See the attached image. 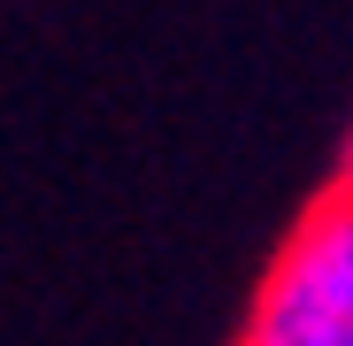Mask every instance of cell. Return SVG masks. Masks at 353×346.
<instances>
[{
  "label": "cell",
  "instance_id": "cell-2",
  "mask_svg": "<svg viewBox=\"0 0 353 346\" xmlns=\"http://www.w3.org/2000/svg\"><path fill=\"white\" fill-rule=\"evenodd\" d=\"M338 193H353V131H345V169H338Z\"/></svg>",
  "mask_w": 353,
  "mask_h": 346
},
{
  "label": "cell",
  "instance_id": "cell-1",
  "mask_svg": "<svg viewBox=\"0 0 353 346\" xmlns=\"http://www.w3.org/2000/svg\"><path fill=\"white\" fill-rule=\"evenodd\" d=\"M246 346H353V193H330L276 254Z\"/></svg>",
  "mask_w": 353,
  "mask_h": 346
}]
</instances>
